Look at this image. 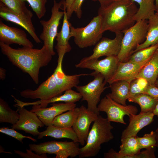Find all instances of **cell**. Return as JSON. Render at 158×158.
<instances>
[{
	"label": "cell",
	"instance_id": "60d3db41",
	"mask_svg": "<svg viewBox=\"0 0 158 158\" xmlns=\"http://www.w3.org/2000/svg\"><path fill=\"white\" fill-rule=\"evenodd\" d=\"M94 1H98L100 5V6L104 7L110 4L115 0H92Z\"/></svg>",
	"mask_w": 158,
	"mask_h": 158
},
{
	"label": "cell",
	"instance_id": "4fadbf2b",
	"mask_svg": "<svg viewBox=\"0 0 158 158\" xmlns=\"http://www.w3.org/2000/svg\"><path fill=\"white\" fill-rule=\"evenodd\" d=\"M123 36V33H120L116 34L115 37L113 39L102 38L95 45L92 54L83 58L81 61L98 59L104 56H117L120 50Z\"/></svg>",
	"mask_w": 158,
	"mask_h": 158
},
{
	"label": "cell",
	"instance_id": "74e56055",
	"mask_svg": "<svg viewBox=\"0 0 158 158\" xmlns=\"http://www.w3.org/2000/svg\"><path fill=\"white\" fill-rule=\"evenodd\" d=\"M143 94L148 95L158 100V87L156 85L148 84Z\"/></svg>",
	"mask_w": 158,
	"mask_h": 158
},
{
	"label": "cell",
	"instance_id": "83f0119b",
	"mask_svg": "<svg viewBox=\"0 0 158 158\" xmlns=\"http://www.w3.org/2000/svg\"><path fill=\"white\" fill-rule=\"evenodd\" d=\"M80 111V108L75 107L56 116L54 120L52 125L62 128L72 127Z\"/></svg>",
	"mask_w": 158,
	"mask_h": 158
},
{
	"label": "cell",
	"instance_id": "7a4b0ae2",
	"mask_svg": "<svg viewBox=\"0 0 158 158\" xmlns=\"http://www.w3.org/2000/svg\"><path fill=\"white\" fill-rule=\"evenodd\" d=\"M64 54L58 55L57 64L53 73L46 80L42 82L35 90L27 89L20 92L21 96L32 99L41 100H49L62 95L66 90L78 85L81 76L89 75L81 73L72 75L66 74L62 68Z\"/></svg>",
	"mask_w": 158,
	"mask_h": 158
},
{
	"label": "cell",
	"instance_id": "603a6c76",
	"mask_svg": "<svg viewBox=\"0 0 158 158\" xmlns=\"http://www.w3.org/2000/svg\"><path fill=\"white\" fill-rule=\"evenodd\" d=\"M130 82L126 80L118 81L109 85L111 92L107 95L114 101L123 105L130 97Z\"/></svg>",
	"mask_w": 158,
	"mask_h": 158
},
{
	"label": "cell",
	"instance_id": "b9f144b4",
	"mask_svg": "<svg viewBox=\"0 0 158 158\" xmlns=\"http://www.w3.org/2000/svg\"><path fill=\"white\" fill-rule=\"evenodd\" d=\"M6 76V70L2 68H0V78L1 80L5 79Z\"/></svg>",
	"mask_w": 158,
	"mask_h": 158
},
{
	"label": "cell",
	"instance_id": "9a60e30c",
	"mask_svg": "<svg viewBox=\"0 0 158 158\" xmlns=\"http://www.w3.org/2000/svg\"><path fill=\"white\" fill-rule=\"evenodd\" d=\"M80 108L79 114L72 128L77 136L78 142L83 146L87 141L90 126L97 119L98 115L84 105Z\"/></svg>",
	"mask_w": 158,
	"mask_h": 158
},
{
	"label": "cell",
	"instance_id": "5b68a950",
	"mask_svg": "<svg viewBox=\"0 0 158 158\" xmlns=\"http://www.w3.org/2000/svg\"><path fill=\"white\" fill-rule=\"evenodd\" d=\"M148 28V20H142L136 22L123 32L120 50L117 55L119 62L127 61L133 51L144 42Z\"/></svg>",
	"mask_w": 158,
	"mask_h": 158
},
{
	"label": "cell",
	"instance_id": "f6af8a7d",
	"mask_svg": "<svg viewBox=\"0 0 158 158\" xmlns=\"http://www.w3.org/2000/svg\"><path fill=\"white\" fill-rule=\"evenodd\" d=\"M155 6L156 10L158 8V0H155Z\"/></svg>",
	"mask_w": 158,
	"mask_h": 158
},
{
	"label": "cell",
	"instance_id": "8992f818",
	"mask_svg": "<svg viewBox=\"0 0 158 158\" xmlns=\"http://www.w3.org/2000/svg\"><path fill=\"white\" fill-rule=\"evenodd\" d=\"M101 20L98 15L85 27L75 28L70 26V37H73L77 45L84 48L95 45L102 38Z\"/></svg>",
	"mask_w": 158,
	"mask_h": 158
},
{
	"label": "cell",
	"instance_id": "e575fe53",
	"mask_svg": "<svg viewBox=\"0 0 158 158\" xmlns=\"http://www.w3.org/2000/svg\"><path fill=\"white\" fill-rule=\"evenodd\" d=\"M27 2L35 12L37 17L40 19L46 12V4L47 0H23Z\"/></svg>",
	"mask_w": 158,
	"mask_h": 158
},
{
	"label": "cell",
	"instance_id": "9c48e42d",
	"mask_svg": "<svg viewBox=\"0 0 158 158\" xmlns=\"http://www.w3.org/2000/svg\"><path fill=\"white\" fill-rule=\"evenodd\" d=\"M63 0L57 2L54 0V5L51 8V15L47 21L41 20L40 23L42 26V31L40 36V39L44 43V45L49 49L52 55L55 53L54 49V43L58 33L60 21L64 16V11H60L63 5Z\"/></svg>",
	"mask_w": 158,
	"mask_h": 158
},
{
	"label": "cell",
	"instance_id": "cb8c5ba5",
	"mask_svg": "<svg viewBox=\"0 0 158 158\" xmlns=\"http://www.w3.org/2000/svg\"><path fill=\"white\" fill-rule=\"evenodd\" d=\"M158 77V48L146 64L141 70L136 78L145 79L149 84L155 85Z\"/></svg>",
	"mask_w": 158,
	"mask_h": 158
},
{
	"label": "cell",
	"instance_id": "ac0fdd59",
	"mask_svg": "<svg viewBox=\"0 0 158 158\" xmlns=\"http://www.w3.org/2000/svg\"><path fill=\"white\" fill-rule=\"evenodd\" d=\"M0 42L10 45L17 44L33 48V43L28 38L23 30L9 26L0 20Z\"/></svg>",
	"mask_w": 158,
	"mask_h": 158
},
{
	"label": "cell",
	"instance_id": "7c38bea8",
	"mask_svg": "<svg viewBox=\"0 0 158 158\" xmlns=\"http://www.w3.org/2000/svg\"><path fill=\"white\" fill-rule=\"evenodd\" d=\"M119 63L117 56H111L101 60H80L75 66L77 68L94 70L100 73L104 76V80L107 83L116 72Z\"/></svg>",
	"mask_w": 158,
	"mask_h": 158
},
{
	"label": "cell",
	"instance_id": "277c9868",
	"mask_svg": "<svg viewBox=\"0 0 158 158\" xmlns=\"http://www.w3.org/2000/svg\"><path fill=\"white\" fill-rule=\"evenodd\" d=\"M113 128L107 118L98 115L89 131L86 144L80 148L79 157H92L97 155L101 145L113 139L114 136L111 132Z\"/></svg>",
	"mask_w": 158,
	"mask_h": 158
},
{
	"label": "cell",
	"instance_id": "d590c367",
	"mask_svg": "<svg viewBox=\"0 0 158 158\" xmlns=\"http://www.w3.org/2000/svg\"><path fill=\"white\" fill-rule=\"evenodd\" d=\"M0 132L14 138L22 143H23V140L24 138L30 139L34 142L37 141L36 139L30 136L23 135L12 128H11L8 127H2L0 128Z\"/></svg>",
	"mask_w": 158,
	"mask_h": 158
},
{
	"label": "cell",
	"instance_id": "8fae6325",
	"mask_svg": "<svg viewBox=\"0 0 158 158\" xmlns=\"http://www.w3.org/2000/svg\"><path fill=\"white\" fill-rule=\"evenodd\" d=\"M120 150L117 152L111 148L104 154L105 158H149L150 156L147 150L140 152L137 136L127 138L121 140Z\"/></svg>",
	"mask_w": 158,
	"mask_h": 158
},
{
	"label": "cell",
	"instance_id": "4316f807",
	"mask_svg": "<svg viewBox=\"0 0 158 158\" xmlns=\"http://www.w3.org/2000/svg\"><path fill=\"white\" fill-rule=\"evenodd\" d=\"M138 3L139 6L138 10L134 16L136 22L144 20H148L154 15L156 9L154 4L155 0H131Z\"/></svg>",
	"mask_w": 158,
	"mask_h": 158
},
{
	"label": "cell",
	"instance_id": "ba28073f",
	"mask_svg": "<svg viewBox=\"0 0 158 158\" xmlns=\"http://www.w3.org/2000/svg\"><path fill=\"white\" fill-rule=\"evenodd\" d=\"M79 143L73 141H51L38 144H30V149L36 153L54 154L56 158H73L78 156L80 148Z\"/></svg>",
	"mask_w": 158,
	"mask_h": 158
},
{
	"label": "cell",
	"instance_id": "f1b7e54d",
	"mask_svg": "<svg viewBox=\"0 0 158 158\" xmlns=\"http://www.w3.org/2000/svg\"><path fill=\"white\" fill-rule=\"evenodd\" d=\"M128 100L130 102L138 104L141 109L140 113H141L153 112L158 102V100L144 94H138L131 96Z\"/></svg>",
	"mask_w": 158,
	"mask_h": 158
},
{
	"label": "cell",
	"instance_id": "d6a6232c",
	"mask_svg": "<svg viewBox=\"0 0 158 158\" xmlns=\"http://www.w3.org/2000/svg\"><path fill=\"white\" fill-rule=\"evenodd\" d=\"M149 84L148 82L143 78H135L130 83V97L137 94H143Z\"/></svg>",
	"mask_w": 158,
	"mask_h": 158
},
{
	"label": "cell",
	"instance_id": "4dcf8cb0",
	"mask_svg": "<svg viewBox=\"0 0 158 158\" xmlns=\"http://www.w3.org/2000/svg\"><path fill=\"white\" fill-rule=\"evenodd\" d=\"M158 48V44H157L138 50L132 54L127 61L142 63L148 60L151 59Z\"/></svg>",
	"mask_w": 158,
	"mask_h": 158
},
{
	"label": "cell",
	"instance_id": "30bf717a",
	"mask_svg": "<svg viewBox=\"0 0 158 158\" xmlns=\"http://www.w3.org/2000/svg\"><path fill=\"white\" fill-rule=\"evenodd\" d=\"M97 107L99 112L106 113L109 121L124 125L126 123L124 121V116L126 115L129 117L132 114H136L138 111L135 106L131 105L124 106L118 103L107 94L100 100Z\"/></svg>",
	"mask_w": 158,
	"mask_h": 158
},
{
	"label": "cell",
	"instance_id": "c3c4849f",
	"mask_svg": "<svg viewBox=\"0 0 158 158\" xmlns=\"http://www.w3.org/2000/svg\"><path fill=\"white\" fill-rule=\"evenodd\" d=\"M156 11H158V8L156 10Z\"/></svg>",
	"mask_w": 158,
	"mask_h": 158
},
{
	"label": "cell",
	"instance_id": "ee69618b",
	"mask_svg": "<svg viewBox=\"0 0 158 158\" xmlns=\"http://www.w3.org/2000/svg\"><path fill=\"white\" fill-rule=\"evenodd\" d=\"M154 131L156 135V147H157L158 148V127Z\"/></svg>",
	"mask_w": 158,
	"mask_h": 158
},
{
	"label": "cell",
	"instance_id": "f546056e",
	"mask_svg": "<svg viewBox=\"0 0 158 158\" xmlns=\"http://www.w3.org/2000/svg\"><path fill=\"white\" fill-rule=\"evenodd\" d=\"M20 116L18 110H12L3 99L0 98V123H16Z\"/></svg>",
	"mask_w": 158,
	"mask_h": 158
},
{
	"label": "cell",
	"instance_id": "f35d334b",
	"mask_svg": "<svg viewBox=\"0 0 158 158\" xmlns=\"http://www.w3.org/2000/svg\"><path fill=\"white\" fill-rule=\"evenodd\" d=\"M84 0H74L71 8L72 14L74 12L78 18H81L82 11L81 8L82 4Z\"/></svg>",
	"mask_w": 158,
	"mask_h": 158
},
{
	"label": "cell",
	"instance_id": "7402d4cb",
	"mask_svg": "<svg viewBox=\"0 0 158 158\" xmlns=\"http://www.w3.org/2000/svg\"><path fill=\"white\" fill-rule=\"evenodd\" d=\"M82 98V96L79 92H76L72 89H68L63 95L54 97L47 100H39L33 102H24L25 106L39 105L42 108L47 107L48 104L59 102L66 103H75Z\"/></svg>",
	"mask_w": 158,
	"mask_h": 158
},
{
	"label": "cell",
	"instance_id": "44dd1931",
	"mask_svg": "<svg viewBox=\"0 0 158 158\" xmlns=\"http://www.w3.org/2000/svg\"><path fill=\"white\" fill-rule=\"evenodd\" d=\"M63 8L64 15L62 25L60 31L58 32L56 37L57 44L55 48L58 54L60 53L65 54L71 49L69 43L71 38L70 26L71 24L68 19L66 8Z\"/></svg>",
	"mask_w": 158,
	"mask_h": 158
},
{
	"label": "cell",
	"instance_id": "3957f363",
	"mask_svg": "<svg viewBox=\"0 0 158 158\" xmlns=\"http://www.w3.org/2000/svg\"><path fill=\"white\" fill-rule=\"evenodd\" d=\"M138 9L131 0H115L107 6H100L98 13L101 18V32L123 33L136 23L134 17Z\"/></svg>",
	"mask_w": 158,
	"mask_h": 158
},
{
	"label": "cell",
	"instance_id": "5bb4252c",
	"mask_svg": "<svg viewBox=\"0 0 158 158\" xmlns=\"http://www.w3.org/2000/svg\"><path fill=\"white\" fill-rule=\"evenodd\" d=\"M20 115L19 120L17 123L12 125V128L25 131L33 136H38L40 133L38 129L45 125L39 119L36 114L25 108L17 107Z\"/></svg>",
	"mask_w": 158,
	"mask_h": 158
},
{
	"label": "cell",
	"instance_id": "681fc988",
	"mask_svg": "<svg viewBox=\"0 0 158 158\" xmlns=\"http://www.w3.org/2000/svg\"></svg>",
	"mask_w": 158,
	"mask_h": 158
},
{
	"label": "cell",
	"instance_id": "836d02e7",
	"mask_svg": "<svg viewBox=\"0 0 158 158\" xmlns=\"http://www.w3.org/2000/svg\"><path fill=\"white\" fill-rule=\"evenodd\" d=\"M137 138L141 150L156 147V140L155 131H152L150 133L145 134L142 137L137 136Z\"/></svg>",
	"mask_w": 158,
	"mask_h": 158
},
{
	"label": "cell",
	"instance_id": "e0dca14e",
	"mask_svg": "<svg viewBox=\"0 0 158 158\" xmlns=\"http://www.w3.org/2000/svg\"><path fill=\"white\" fill-rule=\"evenodd\" d=\"M48 108L41 107L39 105H34L31 111L35 112L44 125L48 126L52 125L54 118L61 114L76 107L75 103H53Z\"/></svg>",
	"mask_w": 158,
	"mask_h": 158
},
{
	"label": "cell",
	"instance_id": "8d00e7d4",
	"mask_svg": "<svg viewBox=\"0 0 158 158\" xmlns=\"http://www.w3.org/2000/svg\"><path fill=\"white\" fill-rule=\"evenodd\" d=\"M16 154L20 157L25 158H47L46 154L39 155L33 152L30 149L26 150V152L24 153L18 150H14Z\"/></svg>",
	"mask_w": 158,
	"mask_h": 158
},
{
	"label": "cell",
	"instance_id": "d6986e66",
	"mask_svg": "<svg viewBox=\"0 0 158 158\" xmlns=\"http://www.w3.org/2000/svg\"><path fill=\"white\" fill-rule=\"evenodd\" d=\"M150 59L142 63L129 61L119 62L116 72L107 81V83L110 85L120 80H126L130 82L136 78L141 70Z\"/></svg>",
	"mask_w": 158,
	"mask_h": 158
},
{
	"label": "cell",
	"instance_id": "2e32d148",
	"mask_svg": "<svg viewBox=\"0 0 158 158\" xmlns=\"http://www.w3.org/2000/svg\"><path fill=\"white\" fill-rule=\"evenodd\" d=\"M0 17L6 21L15 23L23 28L36 43L42 42L35 32V29L32 20V18L15 13L1 1Z\"/></svg>",
	"mask_w": 158,
	"mask_h": 158
},
{
	"label": "cell",
	"instance_id": "d4e9b609",
	"mask_svg": "<svg viewBox=\"0 0 158 158\" xmlns=\"http://www.w3.org/2000/svg\"><path fill=\"white\" fill-rule=\"evenodd\" d=\"M48 136L56 139L68 138L78 142L77 136L72 127L62 128L51 125L47 126L45 130L40 132L37 138L41 139Z\"/></svg>",
	"mask_w": 158,
	"mask_h": 158
},
{
	"label": "cell",
	"instance_id": "ab89813d",
	"mask_svg": "<svg viewBox=\"0 0 158 158\" xmlns=\"http://www.w3.org/2000/svg\"><path fill=\"white\" fill-rule=\"evenodd\" d=\"M74 1V0H65L63 1V8L66 9V15L68 20L70 19L72 15L71 8Z\"/></svg>",
	"mask_w": 158,
	"mask_h": 158
},
{
	"label": "cell",
	"instance_id": "bcb514c9",
	"mask_svg": "<svg viewBox=\"0 0 158 158\" xmlns=\"http://www.w3.org/2000/svg\"><path fill=\"white\" fill-rule=\"evenodd\" d=\"M155 85L158 87V77L157 79V80L156 81V83H155Z\"/></svg>",
	"mask_w": 158,
	"mask_h": 158
},
{
	"label": "cell",
	"instance_id": "7dc6e473",
	"mask_svg": "<svg viewBox=\"0 0 158 158\" xmlns=\"http://www.w3.org/2000/svg\"><path fill=\"white\" fill-rule=\"evenodd\" d=\"M155 14H156L158 17V11H156V12L155 13Z\"/></svg>",
	"mask_w": 158,
	"mask_h": 158
},
{
	"label": "cell",
	"instance_id": "52a82bcc",
	"mask_svg": "<svg viewBox=\"0 0 158 158\" xmlns=\"http://www.w3.org/2000/svg\"><path fill=\"white\" fill-rule=\"evenodd\" d=\"M89 75L94 77L92 80L85 85H77L75 87L81 95L82 100L87 102V109L99 115L97 104L100 101L101 95L107 87L105 86L107 83L104 80L103 75L95 71Z\"/></svg>",
	"mask_w": 158,
	"mask_h": 158
},
{
	"label": "cell",
	"instance_id": "1f68e13d",
	"mask_svg": "<svg viewBox=\"0 0 158 158\" xmlns=\"http://www.w3.org/2000/svg\"><path fill=\"white\" fill-rule=\"evenodd\" d=\"M9 9L18 14L32 18V12L26 7L23 0H0Z\"/></svg>",
	"mask_w": 158,
	"mask_h": 158
},
{
	"label": "cell",
	"instance_id": "484cf974",
	"mask_svg": "<svg viewBox=\"0 0 158 158\" xmlns=\"http://www.w3.org/2000/svg\"><path fill=\"white\" fill-rule=\"evenodd\" d=\"M148 21V28L145 40L137 46L131 54L140 50L158 44V17L155 13Z\"/></svg>",
	"mask_w": 158,
	"mask_h": 158
},
{
	"label": "cell",
	"instance_id": "6da1fadb",
	"mask_svg": "<svg viewBox=\"0 0 158 158\" xmlns=\"http://www.w3.org/2000/svg\"><path fill=\"white\" fill-rule=\"evenodd\" d=\"M0 47L2 54L12 63L27 73L36 84L39 82L40 68L47 66L53 56L49 48L44 45L40 49L27 47L15 49L0 42Z\"/></svg>",
	"mask_w": 158,
	"mask_h": 158
},
{
	"label": "cell",
	"instance_id": "7bdbcfd3",
	"mask_svg": "<svg viewBox=\"0 0 158 158\" xmlns=\"http://www.w3.org/2000/svg\"><path fill=\"white\" fill-rule=\"evenodd\" d=\"M153 113L154 116L158 117V102L153 111Z\"/></svg>",
	"mask_w": 158,
	"mask_h": 158
},
{
	"label": "cell",
	"instance_id": "ffe728a7",
	"mask_svg": "<svg viewBox=\"0 0 158 158\" xmlns=\"http://www.w3.org/2000/svg\"><path fill=\"white\" fill-rule=\"evenodd\" d=\"M154 116L153 112L140 113L130 116L129 124L122 133L121 140L128 137L136 136L141 130L153 122Z\"/></svg>",
	"mask_w": 158,
	"mask_h": 158
}]
</instances>
